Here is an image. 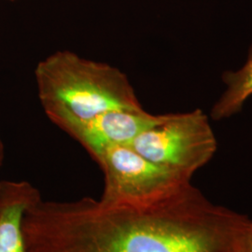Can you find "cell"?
<instances>
[{"instance_id":"6da1fadb","label":"cell","mask_w":252,"mask_h":252,"mask_svg":"<svg viewBox=\"0 0 252 252\" xmlns=\"http://www.w3.org/2000/svg\"><path fill=\"white\" fill-rule=\"evenodd\" d=\"M249 219L189 182L138 203L37 200L23 219L27 252H242Z\"/></svg>"},{"instance_id":"7a4b0ae2","label":"cell","mask_w":252,"mask_h":252,"mask_svg":"<svg viewBox=\"0 0 252 252\" xmlns=\"http://www.w3.org/2000/svg\"><path fill=\"white\" fill-rule=\"evenodd\" d=\"M35 80L47 117L85 119L111 109H144L126 73L68 50L39 61Z\"/></svg>"},{"instance_id":"3957f363","label":"cell","mask_w":252,"mask_h":252,"mask_svg":"<svg viewBox=\"0 0 252 252\" xmlns=\"http://www.w3.org/2000/svg\"><path fill=\"white\" fill-rule=\"evenodd\" d=\"M128 146L148 160L191 180L214 156L217 140L207 114L197 108L168 114Z\"/></svg>"},{"instance_id":"277c9868","label":"cell","mask_w":252,"mask_h":252,"mask_svg":"<svg viewBox=\"0 0 252 252\" xmlns=\"http://www.w3.org/2000/svg\"><path fill=\"white\" fill-rule=\"evenodd\" d=\"M104 175L100 199L138 203L158 198L190 182L178 172L153 162L130 146L109 147L92 157Z\"/></svg>"},{"instance_id":"5b68a950","label":"cell","mask_w":252,"mask_h":252,"mask_svg":"<svg viewBox=\"0 0 252 252\" xmlns=\"http://www.w3.org/2000/svg\"><path fill=\"white\" fill-rule=\"evenodd\" d=\"M167 115H154L145 109H111L85 119L64 115L48 119L94 157L109 147L131 144L144 131L162 123Z\"/></svg>"},{"instance_id":"8992f818","label":"cell","mask_w":252,"mask_h":252,"mask_svg":"<svg viewBox=\"0 0 252 252\" xmlns=\"http://www.w3.org/2000/svg\"><path fill=\"white\" fill-rule=\"evenodd\" d=\"M40 198L39 190L28 181H1L0 252H27L23 219Z\"/></svg>"},{"instance_id":"52a82bcc","label":"cell","mask_w":252,"mask_h":252,"mask_svg":"<svg viewBox=\"0 0 252 252\" xmlns=\"http://www.w3.org/2000/svg\"><path fill=\"white\" fill-rule=\"evenodd\" d=\"M225 89L211 108V117L217 121L233 117L243 108L252 96V46L243 65L222 75Z\"/></svg>"},{"instance_id":"ba28073f","label":"cell","mask_w":252,"mask_h":252,"mask_svg":"<svg viewBox=\"0 0 252 252\" xmlns=\"http://www.w3.org/2000/svg\"><path fill=\"white\" fill-rule=\"evenodd\" d=\"M242 252H252V221L250 220L242 237Z\"/></svg>"},{"instance_id":"9c48e42d","label":"cell","mask_w":252,"mask_h":252,"mask_svg":"<svg viewBox=\"0 0 252 252\" xmlns=\"http://www.w3.org/2000/svg\"><path fill=\"white\" fill-rule=\"evenodd\" d=\"M4 158H5V147H4V143H3L2 139H1V136H0V167L3 164Z\"/></svg>"},{"instance_id":"30bf717a","label":"cell","mask_w":252,"mask_h":252,"mask_svg":"<svg viewBox=\"0 0 252 252\" xmlns=\"http://www.w3.org/2000/svg\"><path fill=\"white\" fill-rule=\"evenodd\" d=\"M8 1H16V0H8Z\"/></svg>"},{"instance_id":"8fae6325","label":"cell","mask_w":252,"mask_h":252,"mask_svg":"<svg viewBox=\"0 0 252 252\" xmlns=\"http://www.w3.org/2000/svg\"><path fill=\"white\" fill-rule=\"evenodd\" d=\"M0 188H1V181H0Z\"/></svg>"}]
</instances>
